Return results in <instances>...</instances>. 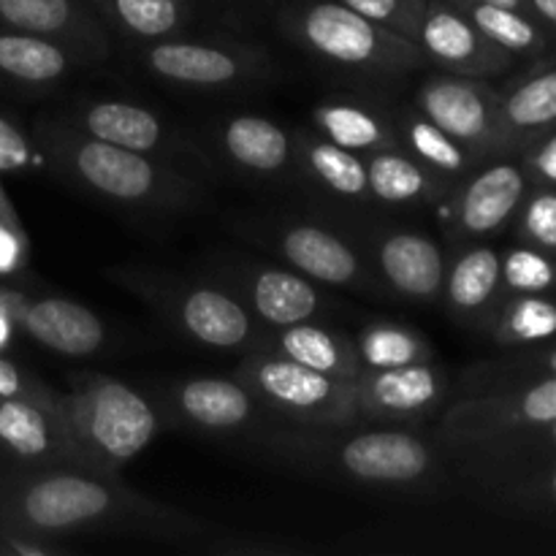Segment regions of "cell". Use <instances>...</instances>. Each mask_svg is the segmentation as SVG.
I'll return each instance as SVG.
<instances>
[{
    "label": "cell",
    "instance_id": "obj_1",
    "mask_svg": "<svg viewBox=\"0 0 556 556\" xmlns=\"http://www.w3.org/2000/svg\"><path fill=\"white\" fill-rule=\"evenodd\" d=\"M223 532L212 521L139 494L123 476L76 465L0 467V535L63 548L79 538H139L204 552Z\"/></svg>",
    "mask_w": 556,
    "mask_h": 556
},
{
    "label": "cell",
    "instance_id": "obj_2",
    "mask_svg": "<svg viewBox=\"0 0 556 556\" xmlns=\"http://www.w3.org/2000/svg\"><path fill=\"white\" fill-rule=\"evenodd\" d=\"M248 445L299 476L389 497H432L454 472L443 445L421 427L369 421L345 427L275 424Z\"/></svg>",
    "mask_w": 556,
    "mask_h": 556
},
{
    "label": "cell",
    "instance_id": "obj_3",
    "mask_svg": "<svg viewBox=\"0 0 556 556\" xmlns=\"http://www.w3.org/2000/svg\"><path fill=\"white\" fill-rule=\"evenodd\" d=\"M30 130L52 172L106 204L134 212H172L193 204L195 185L163 157L92 139L65 117H41Z\"/></svg>",
    "mask_w": 556,
    "mask_h": 556
},
{
    "label": "cell",
    "instance_id": "obj_4",
    "mask_svg": "<svg viewBox=\"0 0 556 556\" xmlns=\"http://www.w3.org/2000/svg\"><path fill=\"white\" fill-rule=\"evenodd\" d=\"M58 407L81 465L106 476H123L166 427L152 394L103 372L74 375Z\"/></svg>",
    "mask_w": 556,
    "mask_h": 556
},
{
    "label": "cell",
    "instance_id": "obj_5",
    "mask_svg": "<svg viewBox=\"0 0 556 556\" xmlns=\"http://www.w3.org/2000/svg\"><path fill=\"white\" fill-rule=\"evenodd\" d=\"M106 277L150 304L185 340L210 351H258L269 334L248 304L217 280H188L144 266L109 269Z\"/></svg>",
    "mask_w": 556,
    "mask_h": 556
},
{
    "label": "cell",
    "instance_id": "obj_6",
    "mask_svg": "<svg viewBox=\"0 0 556 556\" xmlns=\"http://www.w3.org/2000/svg\"><path fill=\"white\" fill-rule=\"evenodd\" d=\"M280 25L291 41L334 68L396 76L427 65L413 38L367 20L340 0H302L282 14Z\"/></svg>",
    "mask_w": 556,
    "mask_h": 556
},
{
    "label": "cell",
    "instance_id": "obj_7",
    "mask_svg": "<svg viewBox=\"0 0 556 556\" xmlns=\"http://www.w3.org/2000/svg\"><path fill=\"white\" fill-rule=\"evenodd\" d=\"M233 375L280 424L345 427L358 421L356 380L331 378L266 348L244 353Z\"/></svg>",
    "mask_w": 556,
    "mask_h": 556
},
{
    "label": "cell",
    "instance_id": "obj_8",
    "mask_svg": "<svg viewBox=\"0 0 556 556\" xmlns=\"http://www.w3.org/2000/svg\"><path fill=\"white\" fill-rule=\"evenodd\" d=\"M150 394L161 407L163 421L204 438L250 443L261 432L280 424L237 375H193L166 380L152 386Z\"/></svg>",
    "mask_w": 556,
    "mask_h": 556
},
{
    "label": "cell",
    "instance_id": "obj_9",
    "mask_svg": "<svg viewBox=\"0 0 556 556\" xmlns=\"http://www.w3.org/2000/svg\"><path fill=\"white\" fill-rule=\"evenodd\" d=\"M556 421V378L462 394L443 407L434 438L445 448L486 443Z\"/></svg>",
    "mask_w": 556,
    "mask_h": 556
},
{
    "label": "cell",
    "instance_id": "obj_10",
    "mask_svg": "<svg viewBox=\"0 0 556 556\" xmlns=\"http://www.w3.org/2000/svg\"><path fill=\"white\" fill-rule=\"evenodd\" d=\"M250 233L282 264L318 286L369 293L383 291L375 277L369 253H364L348 233L326 223L286 217V220L255 223Z\"/></svg>",
    "mask_w": 556,
    "mask_h": 556
},
{
    "label": "cell",
    "instance_id": "obj_11",
    "mask_svg": "<svg viewBox=\"0 0 556 556\" xmlns=\"http://www.w3.org/2000/svg\"><path fill=\"white\" fill-rule=\"evenodd\" d=\"M413 106L440 125L445 134L454 136L462 147H467L478 163L514 155L500 123L497 90L489 87L486 79L448 74V71L432 74L416 90Z\"/></svg>",
    "mask_w": 556,
    "mask_h": 556
},
{
    "label": "cell",
    "instance_id": "obj_12",
    "mask_svg": "<svg viewBox=\"0 0 556 556\" xmlns=\"http://www.w3.org/2000/svg\"><path fill=\"white\" fill-rule=\"evenodd\" d=\"M532 182L516 155L478 163L445 201V233L456 244L478 242L516 220Z\"/></svg>",
    "mask_w": 556,
    "mask_h": 556
},
{
    "label": "cell",
    "instance_id": "obj_13",
    "mask_svg": "<svg viewBox=\"0 0 556 556\" xmlns=\"http://www.w3.org/2000/svg\"><path fill=\"white\" fill-rule=\"evenodd\" d=\"M139 60L157 79L188 90H228L253 81V76L269 65L264 49L253 43L195 41L179 36L141 43Z\"/></svg>",
    "mask_w": 556,
    "mask_h": 556
},
{
    "label": "cell",
    "instance_id": "obj_14",
    "mask_svg": "<svg viewBox=\"0 0 556 556\" xmlns=\"http://www.w3.org/2000/svg\"><path fill=\"white\" fill-rule=\"evenodd\" d=\"M451 378L438 362L364 369L356 378L358 421L421 427L448 405Z\"/></svg>",
    "mask_w": 556,
    "mask_h": 556
},
{
    "label": "cell",
    "instance_id": "obj_15",
    "mask_svg": "<svg viewBox=\"0 0 556 556\" xmlns=\"http://www.w3.org/2000/svg\"><path fill=\"white\" fill-rule=\"evenodd\" d=\"M215 280L231 288L266 329H286L304 320H318V315L331 307L324 286L286 264L244 261V264L226 266L220 275H215Z\"/></svg>",
    "mask_w": 556,
    "mask_h": 556
},
{
    "label": "cell",
    "instance_id": "obj_16",
    "mask_svg": "<svg viewBox=\"0 0 556 556\" xmlns=\"http://www.w3.org/2000/svg\"><path fill=\"white\" fill-rule=\"evenodd\" d=\"M54 465L85 467L71 448L58 396H0V467L30 470Z\"/></svg>",
    "mask_w": 556,
    "mask_h": 556
},
{
    "label": "cell",
    "instance_id": "obj_17",
    "mask_svg": "<svg viewBox=\"0 0 556 556\" xmlns=\"http://www.w3.org/2000/svg\"><path fill=\"white\" fill-rule=\"evenodd\" d=\"M413 41L427 63L472 79H494L514 63V54L489 41L451 0H427Z\"/></svg>",
    "mask_w": 556,
    "mask_h": 556
},
{
    "label": "cell",
    "instance_id": "obj_18",
    "mask_svg": "<svg viewBox=\"0 0 556 556\" xmlns=\"http://www.w3.org/2000/svg\"><path fill=\"white\" fill-rule=\"evenodd\" d=\"M380 288L410 304H438L443 296L448 255L429 233L416 228H386L369 244Z\"/></svg>",
    "mask_w": 556,
    "mask_h": 556
},
{
    "label": "cell",
    "instance_id": "obj_19",
    "mask_svg": "<svg viewBox=\"0 0 556 556\" xmlns=\"http://www.w3.org/2000/svg\"><path fill=\"white\" fill-rule=\"evenodd\" d=\"M0 27L65 43L87 63L109 58L106 22L90 0H0Z\"/></svg>",
    "mask_w": 556,
    "mask_h": 556
},
{
    "label": "cell",
    "instance_id": "obj_20",
    "mask_svg": "<svg viewBox=\"0 0 556 556\" xmlns=\"http://www.w3.org/2000/svg\"><path fill=\"white\" fill-rule=\"evenodd\" d=\"M14 324L27 340L68 358L92 356L109 340L101 315L68 296H27L20 291Z\"/></svg>",
    "mask_w": 556,
    "mask_h": 556
},
{
    "label": "cell",
    "instance_id": "obj_21",
    "mask_svg": "<svg viewBox=\"0 0 556 556\" xmlns=\"http://www.w3.org/2000/svg\"><path fill=\"white\" fill-rule=\"evenodd\" d=\"M440 302L456 324L481 331L492 329L494 315L505 302L503 255L489 244H459L445 266Z\"/></svg>",
    "mask_w": 556,
    "mask_h": 556
},
{
    "label": "cell",
    "instance_id": "obj_22",
    "mask_svg": "<svg viewBox=\"0 0 556 556\" xmlns=\"http://www.w3.org/2000/svg\"><path fill=\"white\" fill-rule=\"evenodd\" d=\"M215 147L248 177L282 179L299 168L296 139L264 114H228L215 125Z\"/></svg>",
    "mask_w": 556,
    "mask_h": 556
},
{
    "label": "cell",
    "instance_id": "obj_23",
    "mask_svg": "<svg viewBox=\"0 0 556 556\" xmlns=\"http://www.w3.org/2000/svg\"><path fill=\"white\" fill-rule=\"evenodd\" d=\"M65 119L81 134L123 147V150L155 157H166L179 150L174 134L152 109L123 101V98H98V101L79 103L71 109V114H65Z\"/></svg>",
    "mask_w": 556,
    "mask_h": 556
},
{
    "label": "cell",
    "instance_id": "obj_24",
    "mask_svg": "<svg viewBox=\"0 0 556 556\" xmlns=\"http://www.w3.org/2000/svg\"><path fill=\"white\" fill-rule=\"evenodd\" d=\"M369 199L380 206L413 210V206L445 204L456 185L434 174L402 147H389L367 155Z\"/></svg>",
    "mask_w": 556,
    "mask_h": 556
},
{
    "label": "cell",
    "instance_id": "obj_25",
    "mask_svg": "<svg viewBox=\"0 0 556 556\" xmlns=\"http://www.w3.org/2000/svg\"><path fill=\"white\" fill-rule=\"evenodd\" d=\"M87 63L65 43L36 33L0 27V81L25 90H47Z\"/></svg>",
    "mask_w": 556,
    "mask_h": 556
},
{
    "label": "cell",
    "instance_id": "obj_26",
    "mask_svg": "<svg viewBox=\"0 0 556 556\" xmlns=\"http://www.w3.org/2000/svg\"><path fill=\"white\" fill-rule=\"evenodd\" d=\"M296 139V163L304 177L337 201L356 206H372L367 179V157L334 144L313 128L293 134Z\"/></svg>",
    "mask_w": 556,
    "mask_h": 556
},
{
    "label": "cell",
    "instance_id": "obj_27",
    "mask_svg": "<svg viewBox=\"0 0 556 556\" xmlns=\"http://www.w3.org/2000/svg\"><path fill=\"white\" fill-rule=\"evenodd\" d=\"M309 123H313L315 134L364 157L389 150V147H400L391 114L362 98H324L309 112Z\"/></svg>",
    "mask_w": 556,
    "mask_h": 556
},
{
    "label": "cell",
    "instance_id": "obj_28",
    "mask_svg": "<svg viewBox=\"0 0 556 556\" xmlns=\"http://www.w3.org/2000/svg\"><path fill=\"white\" fill-rule=\"evenodd\" d=\"M264 348L293 358L304 367L331 375V378L356 380L364 372L353 337L345 331L329 329L318 320H304V324L286 326V329H269Z\"/></svg>",
    "mask_w": 556,
    "mask_h": 556
},
{
    "label": "cell",
    "instance_id": "obj_29",
    "mask_svg": "<svg viewBox=\"0 0 556 556\" xmlns=\"http://www.w3.org/2000/svg\"><path fill=\"white\" fill-rule=\"evenodd\" d=\"M500 123L510 152L519 155L538 136L556 128V63H546L497 92Z\"/></svg>",
    "mask_w": 556,
    "mask_h": 556
},
{
    "label": "cell",
    "instance_id": "obj_30",
    "mask_svg": "<svg viewBox=\"0 0 556 556\" xmlns=\"http://www.w3.org/2000/svg\"><path fill=\"white\" fill-rule=\"evenodd\" d=\"M391 119H394L396 144L448 182L459 185L478 166L467 147H462L454 136L445 134L432 119L424 117L413 103L407 109H400Z\"/></svg>",
    "mask_w": 556,
    "mask_h": 556
},
{
    "label": "cell",
    "instance_id": "obj_31",
    "mask_svg": "<svg viewBox=\"0 0 556 556\" xmlns=\"http://www.w3.org/2000/svg\"><path fill=\"white\" fill-rule=\"evenodd\" d=\"M101 20L139 43L179 36L190 16L188 0H90Z\"/></svg>",
    "mask_w": 556,
    "mask_h": 556
},
{
    "label": "cell",
    "instance_id": "obj_32",
    "mask_svg": "<svg viewBox=\"0 0 556 556\" xmlns=\"http://www.w3.org/2000/svg\"><path fill=\"white\" fill-rule=\"evenodd\" d=\"M489 41L503 47L505 52L530 54L538 58L548 49V33L543 30L541 22L535 16L525 14V11L505 9V5L486 3V0H451Z\"/></svg>",
    "mask_w": 556,
    "mask_h": 556
},
{
    "label": "cell",
    "instance_id": "obj_33",
    "mask_svg": "<svg viewBox=\"0 0 556 556\" xmlns=\"http://www.w3.org/2000/svg\"><path fill=\"white\" fill-rule=\"evenodd\" d=\"M353 342L362 369L407 367L434 358V348L427 334L396 320H372L353 337Z\"/></svg>",
    "mask_w": 556,
    "mask_h": 556
},
{
    "label": "cell",
    "instance_id": "obj_34",
    "mask_svg": "<svg viewBox=\"0 0 556 556\" xmlns=\"http://www.w3.org/2000/svg\"><path fill=\"white\" fill-rule=\"evenodd\" d=\"M489 334L503 348H525L552 340L556 337V302L546 293L505 296Z\"/></svg>",
    "mask_w": 556,
    "mask_h": 556
},
{
    "label": "cell",
    "instance_id": "obj_35",
    "mask_svg": "<svg viewBox=\"0 0 556 556\" xmlns=\"http://www.w3.org/2000/svg\"><path fill=\"white\" fill-rule=\"evenodd\" d=\"M472 483L500 503H508L527 514H556V459L497 472Z\"/></svg>",
    "mask_w": 556,
    "mask_h": 556
},
{
    "label": "cell",
    "instance_id": "obj_36",
    "mask_svg": "<svg viewBox=\"0 0 556 556\" xmlns=\"http://www.w3.org/2000/svg\"><path fill=\"white\" fill-rule=\"evenodd\" d=\"M556 288V258L532 248L508 250L503 255V291L505 296H525V293H548Z\"/></svg>",
    "mask_w": 556,
    "mask_h": 556
},
{
    "label": "cell",
    "instance_id": "obj_37",
    "mask_svg": "<svg viewBox=\"0 0 556 556\" xmlns=\"http://www.w3.org/2000/svg\"><path fill=\"white\" fill-rule=\"evenodd\" d=\"M538 378H556V345L516 358V362L497 364V367L489 364V367L470 369L465 386H462V394H476V391L500 389V386H514Z\"/></svg>",
    "mask_w": 556,
    "mask_h": 556
},
{
    "label": "cell",
    "instance_id": "obj_38",
    "mask_svg": "<svg viewBox=\"0 0 556 556\" xmlns=\"http://www.w3.org/2000/svg\"><path fill=\"white\" fill-rule=\"evenodd\" d=\"M38 172H49V163L33 130L0 112V177H27Z\"/></svg>",
    "mask_w": 556,
    "mask_h": 556
},
{
    "label": "cell",
    "instance_id": "obj_39",
    "mask_svg": "<svg viewBox=\"0 0 556 556\" xmlns=\"http://www.w3.org/2000/svg\"><path fill=\"white\" fill-rule=\"evenodd\" d=\"M519 239L525 244L543 250L556 258V190L535 188L532 185L521 204L519 215Z\"/></svg>",
    "mask_w": 556,
    "mask_h": 556
},
{
    "label": "cell",
    "instance_id": "obj_40",
    "mask_svg": "<svg viewBox=\"0 0 556 556\" xmlns=\"http://www.w3.org/2000/svg\"><path fill=\"white\" fill-rule=\"evenodd\" d=\"M340 3L407 38H416L418 22L427 9V0H340Z\"/></svg>",
    "mask_w": 556,
    "mask_h": 556
},
{
    "label": "cell",
    "instance_id": "obj_41",
    "mask_svg": "<svg viewBox=\"0 0 556 556\" xmlns=\"http://www.w3.org/2000/svg\"><path fill=\"white\" fill-rule=\"evenodd\" d=\"M521 155L527 177L535 188H554L556 190V128L548 134L538 136L532 144H527Z\"/></svg>",
    "mask_w": 556,
    "mask_h": 556
},
{
    "label": "cell",
    "instance_id": "obj_42",
    "mask_svg": "<svg viewBox=\"0 0 556 556\" xmlns=\"http://www.w3.org/2000/svg\"><path fill=\"white\" fill-rule=\"evenodd\" d=\"M30 258V242L22 228V220L0 217V277H14L25 271Z\"/></svg>",
    "mask_w": 556,
    "mask_h": 556
},
{
    "label": "cell",
    "instance_id": "obj_43",
    "mask_svg": "<svg viewBox=\"0 0 556 556\" xmlns=\"http://www.w3.org/2000/svg\"><path fill=\"white\" fill-rule=\"evenodd\" d=\"M0 396H41V400H49V396H58V391L0 353Z\"/></svg>",
    "mask_w": 556,
    "mask_h": 556
},
{
    "label": "cell",
    "instance_id": "obj_44",
    "mask_svg": "<svg viewBox=\"0 0 556 556\" xmlns=\"http://www.w3.org/2000/svg\"><path fill=\"white\" fill-rule=\"evenodd\" d=\"M20 296V291L14 288L0 286V353L11 345V337L16 334V324H14V302Z\"/></svg>",
    "mask_w": 556,
    "mask_h": 556
},
{
    "label": "cell",
    "instance_id": "obj_45",
    "mask_svg": "<svg viewBox=\"0 0 556 556\" xmlns=\"http://www.w3.org/2000/svg\"><path fill=\"white\" fill-rule=\"evenodd\" d=\"M530 9L543 27L556 33V0H530Z\"/></svg>",
    "mask_w": 556,
    "mask_h": 556
},
{
    "label": "cell",
    "instance_id": "obj_46",
    "mask_svg": "<svg viewBox=\"0 0 556 556\" xmlns=\"http://www.w3.org/2000/svg\"><path fill=\"white\" fill-rule=\"evenodd\" d=\"M0 217H5V220H20V215H16L14 204H11L9 195H5L3 185H0Z\"/></svg>",
    "mask_w": 556,
    "mask_h": 556
},
{
    "label": "cell",
    "instance_id": "obj_47",
    "mask_svg": "<svg viewBox=\"0 0 556 556\" xmlns=\"http://www.w3.org/2000/svg\"><path fill=\"white\" fill-rule=\"evenodd\" d=\"M486 3H494V5H505V9L525 11V14H530V16H532L530 0H486Z\"/></svg>",
    "mask_w": 556,
    "mask_h": 556
}]
</instances>
